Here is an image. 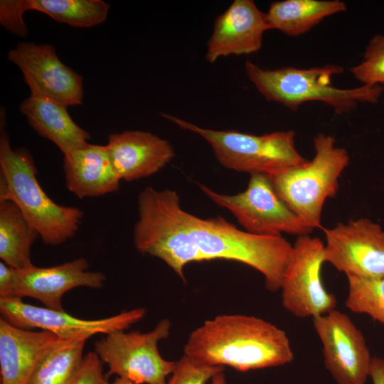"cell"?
Wrapping results in <instances>:
<instances>
[{
	"label": "cell",
	"instance_id": "cell-6",
	"mask_svg": "<svg viewBox=\"0 0 384 384\" xmlns=\"http://www.w3.org/2000/svg\"><path fill=\"white\" fill-rule=\"evenodd\" d=\"M161 114L178 127L203 138L210 145L218 162L228 169L270 176L308 161L296 148L293 131L262 135L220 131L202 128L166 113Z\"/></svg>",
	"mask_w": 384,
	"mask_h": 384
},
{
	"label": "cell",
	"instance_id": "cell-25",
	"mask_svg": "<svg viewBox=\"0 0 384 384\" xmlns=\"http://www.w3.org/2000/svg\"><path fill=\"white\" fill-rule=\"evenodd\" d=\"M351 73L363 85L384 83V36H374L367 46L363 59L353 66Z\"/></svg>",
	"mask_w": 384,
	"mask_h": 384
},
{
	"label": "cell",
	"instance_id": "cell-29",
	"mask_svg": "<svg viewBox=\"0 0 384 384\" xmlns=\"http://www.w3.org/2000/svg\"><path fill=\"white\" fill-rule=\"evenodd\" d=\"M16 269L0 262V298L10 296L15 280Z\"/></svg>",
	"mask_w": 384,
	"mask_h": 384
},
{
	"label": "cell",
	"instance_id": "cell-14",
	"mask_svg": "<svg viewBox=\"0 0 384 384\" xmlns=\"http://www.w3.org/2000/svg\"><path fill=\"white\" fill-rule=\"evenodd\" d=\"M89 262L78 257L63 264L48 267H31L16 270L9 297H31L40 301L46 307L63 310L64 294L76 287L100 289L106 280L101 272L89 271Z\"/></svg>",
	"mask_w": 384,
	"mask_h": 384
},
{
	"label": "cell",
	"instance_id": "cell-20",
	"mask_svg": "<svg viewBox=\"0 0 384 384\" xmlns=\"http://www.w3.org/2000/svg\"><path fill=\"white\" fill-rule=\"evenodd\" d=\"M340 0H285L270 4L266 13L269 30H279L290 36L302 35L324 18L345 11Z\"/></svg>",
	"mask_w": 384,
	"mask_h": 384
},
{
	"label": "cell",
	"instance_id": "cell-24",
	"mask_svg": "<svg viewBox=\"0 0 384 384\" xmlns=\"http://www.w3.org/2000/svg\"><path fill=\"white\" fill-rule=\"evenodd\" d=\"M346 306L351 311L369 315L384 326V277H347Z\"/></svg>",
	"mask_w": 384,
	"mask_h": 384
},
{
	"label": "cell",
	"instance_id": "cell-8",
	"mask_svg": "<svg viewBox=\"0 0 384 384\" xmlns=\"http://www.w3.org/2000/svg\"><path fill=\"white\" fill-rule=\"evenodd\" d=\"M199 186L214 203L231 212L247 233L298 237L313 231L280 198L267 175L251 174L247 188L235 195L219 193L203 184Z\"/></svg>",
	"mask_w": 384,
	"mask_h": 384
},
{
	"label": "cell",
	"instance_id": "cell-22",
	"mask_svg": "<svg viewBox=\"0 0 384 384\" xmlns=\"http://www.w3.org/2000/svg\"><path fill=\"white\" fill-rule=\"evenodd\" d=\"M89 338H58L41 356L28 384H71L81 368Z\"/></svg>",
	"mask_w": 384,
	"mask_h": 384
},
{
	"label": "cell",
	"instance_id": "cell-2",
	"mask_svg": "<svg viewBox=\"0 0 384 384\" xmlns=\"http://www.w3.org/2000/svg\"><path fill=\"white\" fill-rule=\"evenodd\" d=\"M184 354L207 364L246 372L284 366L294 353L286 333L262 319L223 314L206 320L189 335Z\"/></svg>",
	"mask_w": 384,
	"mask_h": 384
},
{
	"label": "cell",
	"instance_id": "cell-4",
	"mask_svg": "<svg viewBox=\"0 0 384 384\" xmlns=\"http://www.w3.org/2000/svg\"><path fill=\"white\" fill-rule=\"evenodd\" d=\"M245 70L250 81L267 100L281 103L292 111L306 102L320 101L341 114L352 110L359 102H377L383 90L379 85H363L352 89L334 87L333 76L343 71L336 65L267 70L247 60Z\"/></svg>",
	"mask_w": 384,
	"mask_h": 384
},
{
	"label": "cell",
	"instance_id": "cell-9",
	"mask_svg": "<svg viewBox=\"0 0 384 384\" xmlns=\"http://www.w3.org/2000/svg\"><path fill=\"white\" fill-rule=\"evenodd\" d=\"M324 254V242L310 235L298 236L293 244L280 289L283 307L297 318L313 319L336 309V297L321 280Z\"/></svg>",
	"mask_w": 384,
	"mask_h": 384
},
{
	"label": "cell",
	"instance_id": "cell-10",
	"mask_svg": "<svg viewBox=\"0 0 384 384\" xmlns=\"http://www.w3.org/2000/svg\"><path fill=\"white\" fill-rule=\"evenodd\" d=\"M324 262L347 277H384V230L361 218L324 228Z\"/></svg>",
	"mask_w": 384,
	"mask_h": 384
},
{
	"label": "cell",
	"instance_id": "cell-30",
	"mask_svg": "<svg viewBox=\"0 0 384 384\" xmlns=\"http://www.w3.org/2000/svg\"><path fill=\"white\" fill-rule=\"evenodd\" d=\"M369 377L373 384H384V358L372 357Z\"/></svg>",
	"mask_w": 384,
	"mask_h": 384
},
{
	"label": "cell",
	"instance_id": "cell-7",
	"mask_svg": "<svg viewBox=\"0 0 384 384\" xmlns=\"http://www.w3.org/2000/svg\"><path fill=\"white\" fill-rule=\"evenodd\" d=\"M170 331L168 319L147 333L117 331L97 340L94 351L107 365V376L117 375L137 384H166L176 362L161 356L158 343L169 336Z\"/></svg>",
	"mask_w": 384,
	"mask_h": 384
},
{
	"label": "cell",
	"instance_id": "cell-16",
	"mask_svg": "<svg viewBox=\"0 0 384 384\" xmlns=\"http://www.w3.org/2000/svg\"><path fill=\"white\" fill-rule=\"evenodd\" d=\"M105 146L114 171L126 181L156 174L175 156L168 141L139 130L110 134Z\"/></svg>",
	"mask_w": 384,
	"mask_h": 384
},
{
	"label": "cell",
	"instance_id": "cell-23",
	"mask_svg": "<svg viewBox=\"0 0 384 384\" xmlns=\"http://www.w3.org/2000/svg\"><path fill=\"white\" fill-rule=\"evenodd\" d=\"M110 4L102 0H32V10L73 27L90 28L103 23Z\"/></svg>",
	"mask_w": 384,
	"mask_h": 384
},
{
	"label": "cell",
	"instance_id": "cell-1",
	"mask_svg": "<svg viewBox=\"0 0 384 384\" xmlns=\"http://www.w3.org/2000/svg\"><path fill=\"white\" fill-rule=\"evenodd\" d=\"M137 210L132 235L136 250L164 262L184 282L188 263L225 260L258 271L267 290L280 289L293 248L282 235L252 234L221 216L198 218L184 210L177 192L168 188H144Z\"/></svg>",
	"mask_w": 384,
	"mask_h": 384
},
{
	"label": "cell",
	"instance_id": "cell-5",
	"mask_svg": "<svg viewBox=\"0 0 384 384\" xmlns=\"http://www.w3.org/2000/svg\"><path fill=\"white\" fill-rule=\"evenodd\" d=\"M315 155L306 164L268 176L285 204L311 230L321 227V214L327 199L336 196L339 178L350 157L335 139L318 134L313 139Z\"/></svg>",
	"mask_w": 384,
	"mask_h": 384
},
{
	"label": "cell",
	"instance_id": "cell-31",
	"mask_svg": "<svg viewBox=\"0 0 384 384\" xmlns=\"http://www.w3.org/2000/svg\"><path fill=\"white\" fill-rule=\"evenodd\" d=\"M210 384H226L225 376L223 372L216 374L211 379Z\"/></svg>",
	"mask_w": 384,
	"mask_h": 384
},
{
	"label": "cell",
	"instance_id": "cell-13",
	"mask_svg": "<svg viewBox=\"0 0 384 384\" xmlns=\"http://www.w3.org/2000/svg\"><path fill=\"white\" fill-rule=\"evenodd\" d=\"M8 60L21 70L31 93L66 107L82 104V77L62 63L53 46L19 42Z\"/></svg>",
	"mask_w": 384,
	"mask_h": 384
},
{
	"label": "cell",
	"instance_id": "cell-15",
	"mask_svg": "<svg viewBox=\"0 0 384 384\" xmlns=\"http://www.w3.org/2000/svg\"><path fill=\"white\" fill-rule=\"evenodd\" d=\"M268 30L266 13L253 1L235 0L215 18L206 58L213 63L222 57L256 53L262 48L263 34Z\"/></svg>",
	"mask_w": 384,
	"mask_h": 384
},
{
	"label": "cell",
	"instance_id": "cell-11",
	"mask_svg": "<svg viewBox=\"0 0 384 384\" xmlns=\"http://www.w3.org/2000/svg\"><path fill=\"white\" fill-rule=\"evenodd\" d=\"M146 313L144 308L139 307L107 318L84 319L64 310L29 304L22 299L0 298L1 318L11 325L25 329L48 331L63 339L124 331L142 319Z\"/></svg>",
	"mask_w": 384,
	"mask_h": 384
},
{
	"label": "cell",
	"instance_id": "cell-18",
	"mask_svg": "<svg viewBox=\"0 0 384 384\" xmlns=\"http://www.w3.org/2000/svg\"><path fill=\"white\" fill-rule=\"evenodd\" d=\"M63 156L65 186L78 198L97 197L119 190L121 180L105 145L88 144Z\"/></svg>",
	"mask_w": 384,
	"mask_h": 384
},
{
	"label": "cell",
	"instance_id": "cell-26",
	"mask_svg": "<svg viewBox=\"0 0 384 384\" xmlns=\"http://www.w3.org/2000/svg\"><path fill=\"white\" fill-rule=\"evenodd\" d=\"M224 367L207 364L183 354L176 361V367L166 384H207Z\"/></svg>",
	"mask_w": 384,
	"mask_h": 384
},
{
	"label": "cell",
	"instance_id": "cell-19",
	"mask_svg": "<svg viewBox=\"0 0 384 384\" xmlns=\"http://www.w3.org/2000/svg\"><path fill=\"white\" fill-rule=\"evenodd\" d=\"M67 107L32 93L19 107L32 129L52 142L63 155L85 146L91 138L87 132L73 120Z\"/></svg>",
	"mask_w": 384,
	"mask_h": 384
},
{
	"label": "cell",
	"instance_id": "cell-3",
	"mask_svg": "<svg viewBox=\"0 0 384 384\" xmlns=\"http://www.w3.org/2000/svg\"><path fill=\"white\" fill-rule=\"evenodd\" d=\"M37 169L25 148L13 149L9 134L1 129L0 201H11L36 230L43 242L59 245L79 229L84 213L76 207L58 205L44 192Z\"/></svg>",
	"mask_w": 384,
	"mask_h": 384
},
{
	"label": "cell",
	"instance_id": "cell-12",
	"mask_svg": "<svg viewBox=\"0 0 384 384\" xmlns=\"http://www.w3.org/2000/svg\"><path fill=\"white\" fill-rule=\"evenodd\" d=\"M324 362L338 384H365L372 357L361 331L336 309L312 319Z\"/></svg>",
	"mask_w": 384,
	"mask_h": 384
},
{
	"label": "cell",
	"instance_id": "cell-32",
	"mask_svg": "<svg viewBox=\"0 0 384 384\" xmlns=\"http://www.w3.org/2000/svg\"><path fill=\"white\" fill-rule=\"evenodd\" d=\"M103 384H137V383L132 382L130 380H128L124 378L117 377V378H115V380L113 382H111V383L105 380L103 382Z\"/></svg>",
	"mask_w": 384,
	"mask_h": 384
},
{
	"label": "cell",
	"instance_id": "cell-27",
	"mask_svg": "<svg viewBox=\"0 0 384 384\" xmlns=\"http://www.w3.org/2000/svg\"><path fill=\"white\" fill-rule=\"evenodd\" d=\"M32 10V0H1L0 23L11 33L24 37L28 29L23 14Z\"/></svg>",
	"mask_w": 384,
	"mask_h": 384
},
{
	"label": "cell",
	"instance_id": "cell-28",
	"mask_svg": "<svg viewBox=\"0 0 384 384\" xmlns=\"http://www.w3.org/2000/svg\"><path fill=\"white\" fill-rule=\"evenodd\" d=\"M102 363L95 351L87 353L78 374L71 384H103Z\"/></svg>",
	"mask_w": 384,
	"mask_h": 384
},
{
	"label": "cell",
	"instance_id": "cell-21",
	"mask_svg": "<svg viewBox=\"0 0 384 384\" xmlns=\"http://www.w3.org/2000/svg\"><path fill=\"white\" fill-rule=\"evenodd\" d=\"M39 236L17 205L0 201V258L16 270L32 267L31 247Z\"/></svg>",
	"mask_w": 384,
	"mask_h": 384
},
{
	"label": "cell",
	"instance_id": "cell-17",
	"mask_svg": "<svg viewBox=\"0 0 384 384\" xmlns=\"http://www.w3.org/2000/svg\"><path fill=\"white\" fill-rule=\"evenodd\" d=\"M58 338L50 331L21 329L0 318L1 384H28L41 356Z\"/></svg>",
	"mask_w": 384,
	"mask_h": 384
}]
</instances>
